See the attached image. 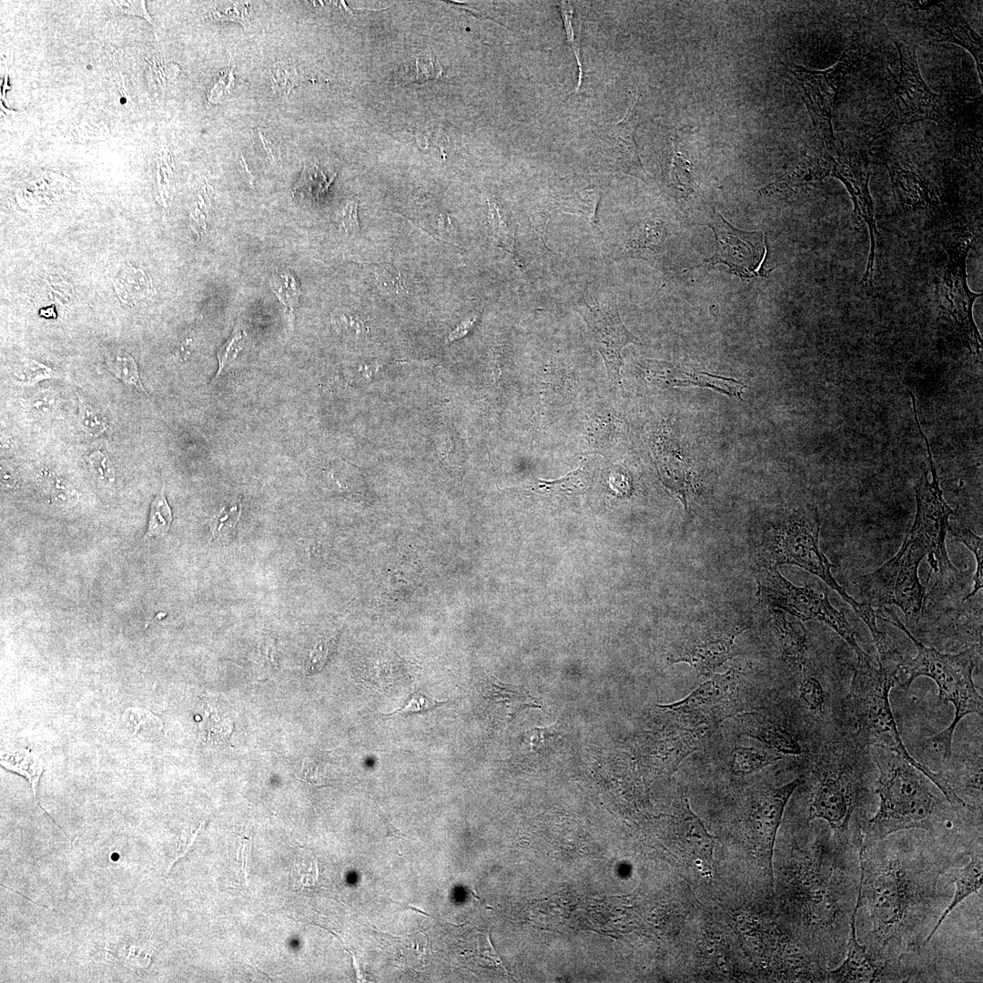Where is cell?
<instances>
[{
    "label": "cell",
    "instance_id": "obj_35",
    "mask_svg": "<svg viewBox=\"0 0 983 983\" xmlns=\"http://www.w3.org/2000/svg\"><path fill=\"white\" fill-rule=\"evenodd\" d=\"M485 697L496 704H503L510 707V714H514L524 707H540L533 701L532 696L527 694L523 689L515 685L492 681L485 690Z\"/></svg>",
    "mask_w": 983,
    "mask_h": 983
},
{
    "label": "cell",
    "instance_id": "obj_8",
    "mask_svg": "<svg viewBox=\"0 0 983 983\" xmlns=\"http://www.w3.org/2000/svg\"><path fill=\"white\" fill-rule=\"evenodd\" d=\"M756 579L760 602L804 621L821 622L838 633L856 656L866 654L856 643L854 629L843 613L831 604L826 591L808 585L796 586L772 567H762Z\"/></svg>",
    "mask_w": 983,
    "mask_h": 983
},
{
    "label": "cell",
    "instance_id": "obj_32",
    "mask_svg": "<svg viewBox=\"0 0 983 983\" xmlns=\"http://www.w3.org/2000/svg\"><path fill=\"white\" fill-rule=\"evenodd\" d=\"M783 755L771 749L738 746L732 752L730 767L735 775H749L774 764Z\"/></svg>",
    "mask_w": 983,
    "mask_h": 983
},
{
    "label": "cell",
    "instance_id": "obj_43",
    "mask_svg": "<svg viewBox=\"0 0 983 983\" xmlns=\"http://www.w3.org/2000/svg\"><path fill=\"white\" fill-rule=\"evenodd\" d=\"M372 273L378 289L388 296L400 297L408 293L400 273L386 264L364 263Z\"/></svg>",
    "mask_w": 983,
    "mask_h": 983
},
{
    "label": "cell",
    "instance_id": "obj_4",
    "mask_svg": "<svg viewBox=\"0 0 983 983\" xmlns=\"http://www.w3.org/2000/svg\"><path fill=\"white\" fill-rule=\"evenodd\" d=\"M819 530L818 512L810 505L801 507L784 518L770 522L763 532L758 547L760 567L776 568L783 564H795L818 576L850 604L866 624L876 644L878 657L887 655L893 650L886 634L877 626V616L872 606L859 603L848 595L834 578L831 573L834 565L819 547Z\"/></svg>",
    "mask_w": 983,
    "mask_h": 983
},
{
    "label": "cell",
    "instance_id": "obj_15",
    "mask_svg": "<svg viewBox=\"0 0 983 983\" xmlns=\"http://www.w3.org/2000/svg\"><path fill=\"white\" fill-rule=\"evenodd\" d=\"M745 629V624L726 620L701 622L688 626L669 661L686 663L701 674L710 675L731 658L735 639Z\"/></svg>",
    "mask_w": 983,
    "mask_h": 983
},
{
    "label": "cell",
    "instance_id": "obj_48",
    "mask_svg": "<svg viewBox=\"0 0 983 983\" xmlns=\"http://www.w3.org/2000/svg\"><path fill=\"white\" fill-rule=\"evenodd\" d=\"M358 204L359 202L356 198L347 199L344 204L335 211L332 218L333 222L339 230H342L347 235L352 237H358L360 230L358 217Z\"/></svg>",
    "mask_w": 983,
    "mask_h": 983
},
{
    "label": "cell",
    "instance_id": "obj_52",
    "mask_svg": "<svg viewBox=\"0 0 983 983\" xmlns=\"http://www.w3.org/2000/svg\"><path fill=\"white\" fill-rule=\"evenodd\" d=\"M800 697L807 707L813 711H819L825 701L823 687L816 677L803 675L799 686Z\"/></svg>",
    "mask_w": 983,
    "mask_h": 983
},
{
    "label": "cell",
    "instance_id": "obj_46",
    "mask_svg": "<svg viewBox=\"0 0 983 983\" xmlns=\"http://www.w3.org/2000/svg\"><path fill=\"white\" fill-rule=\"evenodd\" d=\"M240 512L238 503L222 508L211 522L212 539L223 543L229 542L235 534Z\"/></svg>",
    "mask_w": 983,
    "mask_h": 983
},
{
    "label": "cell",
    "instance_id": "obj_1",
    "mask_svg": "<svg viewBox=\"0 0 983 983\" xmlns=\"http://www.w3.org/2000/svg\"><path fill=\"white\" fill-rule=\"evenodd\" d=\"M858 941L893 970L925 945L953 896L949 870L968 852L920 830L859 845Z\"/></svg>",
    "mask_w": 983,
    "mask_h": 983
},
{
    "label": "cell",
    "instance_id": "obj_38",
    "mask_svg": "<svg viewBox=\"0 0 983 983\" xmlns=\"http://www.w3.org/2000/svg\"><path fill=\"white\" fill-rule=\"evenodd\" d=\"M443 68L437 58L430 52L419 56L413 64L405 65L398 72L399 79L403 84L424 83L440 78Z\"/></svg>",
    "mask_w": 983,
    "mask_h": 983
},
{
    "label": "cell",
    "instance_id": "obj_57",
    "mask_svg": "<svg viewBox=\"0 0 983 983\" xmlns=\"http://www.w3.org/2000/svg\"><path fill=\"white\" fill-rule=\"evenodd\" d=\"M330 644H331L330 642L323 641V642L319 643L315 647V649L311 652V654L309 655V663L307 664L308 671L309 673H314V672L319 671V670H320L322 668V666L324 665V664L326 662V658L328 656Z\"/></svg>",
    "mask_w": 983,
    "mask_h": 983
},
{
    "label": "cell",
    "instance_id": "obj_12",
    "mask_svg": "<svg viewBox=\"0 0 983 983\" xmlns=\"http://www.w3.org/2000/svg\"><path fill=\"white\" fill-rule=\"evenodd\" d=\"M740 674L729 669L714 674L684 699L658 707L673 712L689 727L714 726L740 714Z\"/></svg>",
    "mask_w": 983,
    "mask_h": 983
},
{
    "label": "cell",
    "instance_id": "obj_59",
    "mask_svg": "<svg viewBox=\"0 0 983 983\" xmlns=\"http://www.w3.org/2000/svg\"><path fill=\"white\" fill-rule=\"evenodd\" d=\"M246 6L244 5H234L233 6L226 9L217 11L215 10L213 11V13L215 15V17H222L221 19L223 20L228 19V15L230 14V20H237L243 23L244 20L246 22V19L244 18L246 17Z\"/></svg>",
    "mask_w": 983,
    "mask_h": 983
},
{
    "label": "cell",
    "instance_id": "obj_26",
    "mask_svg": "<svg viewBox=\"0 0 983 983\" xmlns=\"http://www.w3.org/2000/svg\"><path fill=\"white\" fill-rule=\"evenodd\" d=\"M739 730L745 735L765 744L767 748L781 755H799L802 749L796 738L780 725L755 712H745L735 715Z\"/></svg>",
    "mask_w": 983,
    "mask_h": 983
},
{
    "label": "cell",
    "instance_id": "obj_36",
    "mask_svg": "<svg viewBox=\"0 0 983 983\" xmlns=\"http://www.w3.org/2000/svg\"><path fill=\"white\" fill-rule=\"evenodd\" d=\"M601 194L596 189H586L573 196L562 198L557 208V211L567 212L581 216L593 228H597L596 210L600 202Z\"/></svg>",
    "mask_w": 983,
    "mask_h": 983
},
{
    "label": "cell",
    "instance_id": "obj_6",
    "mask_svg": "<svg viewBox=\"0 0 983 983\" xmlns=\"http://www.w3.org/2000/svg\"><path fill=\"white\" fill-rule=\"evenodd\" d=\"M887 611L889 617H880V619L902 630L913 642L917 651L914 659L902 664L903 671L907 674L904 686L907 689L917 677H928L938 687L940 701L953 704L955 714L952 723L932 738L942 752L943 757L949 759L952 755L953 735L960 720L970 714H982V697L973 681L978 645L975 644L956 654H942L934 648L925 646L912 635L896 614Z\"/></svg>",
    "mask_w": 983,
    "mask_h": 983
},
{
    "label": "cell",
    "instance_id": "obj_37",
    "mask_svg": "<svg viewBox=\"0 0 983 983\" xmlns=\"http://www.w3.org/2000/svg\"><path fill=\"white\" fill-rule=\"evenodd\" d=\"M106 362L112 373L122 382L139 392H146L137 362L128 352L121 349L113 350L106 354Z\"/></svg>",
    "mask_w": 983,
    "mask_h": 983
},
{
    "label": "cell",
    "instance_id": "obj_49",
    "mask_svg": "<svg viewBox=\"0 0 983 983\" xmlns=\"http://www.w3.org/2000/svg\"><path fill=\"white\" fill-rule=\"evenodd\" d=\"M448 703V701H438L425 695L421 692H414L410 694L398 709L383 714L386 716H391L394 714L409 715L420 713H424L431 709L437 708Z\"/></svg>",
    "mask_w": 983,
    "mask_h": 983
},
{
    "label": "cell",
    "instance_id": "obj_60",
    "mask_svg": "<svg viewBox=\"0 0 983 983\" xmlns=\"http://www.w3.org/2000/svg\"><path fill=\"white\" fill-rule=\"evenodd\" d=\"M258 138L260 140L262 148L267 152L269 159H270L272 162H276L277 160H279L280 158L279 148L276 147L275 144L269 141V138L265 137L260 130H258Z\"/></svg>",
    "mask_w": 983,
    "mask_h": 983
},
{
    "label": "cell",
    "instance_id": "obj_54",
    "mask_svg": "<svg viewBox=\"0 0 983 983\" xmlns=\"http://www.w3.org/2000/svg\"><path fill=\"white\" fill-rule=\"evenodd\" d=\"M90 468L94 474L103 481H114V469L108 458L100 451L89 455Z\"/></svg>",
    "mask_w": 983,
    "mask_h": 983
},
{
    "label": "cell",
    "instance_id": "obj_14",
    "mask_svg": "<svg viewBox=\"0 0 983 983\" xmlns=\"http://www.w3.org/2000/svg\"><path fill=\"white\" fill-rule=\"evenodd\" d=\"M852 66L851 53L846 50L837 63L828 69L811 70L800 66L791 69L800 82L816 133L826 149L836 148L833 111L839 89Z\"/></svg>",
    "mask_w": 983,
    "mask_h": 983
},
{
    "label": "cell",
    "instance_id": "obj_39",
    "mask_svg": "<svg viewBox=\"0 0 983 983\" xmlns=\"http://www.w3.org/2000/svg\"><path fill=\"white\" fill-rule=\"evenodd\" d=\"M269 285L280 303L293 311L301 295L300 283L295 274L286 269H276L269 279Z\"/></svg>",
    "mask_w": 983,
    "mask_h": 983
},
{
    "label": "cell",
    "instance_id": "obj_2",
    "mask_svg": "<svg viewBox=\"0 0 983 983\" xmlns=\"http://www.w3.org/2000/svg\"><path fill=\"white\" fill-rule=\"evenodd\" d=\"M859 846L828 834L813 856L786 867L785 903L816 937L827 968L844 958L859 890Z\"/></svg>",
    "mask_w": 983,
    "mask_h": 983
},
{
    "label": "cell",
    "instance_id": "obj_62",
    "mask_svg": "<svg viewBox=\"0 0 983 983\" xmlns=\"http://www.w3.org/2000/svg\"><path fill=\"white\" fill-rule=\"evenodd\" d=\"M385 820L387 822V836H393V837H396V838H406L407 837L405 834H403L400 830L396 828L388 819H385Z\"/></svg>",
    "mask_w": 983,
    "mask_h": 983
},
{
    "label": "cell",
    "instance_id": "obj_10",
    "mask_svg": "<svg viewBox=\"0 0 983 983\" xmlns=\"http://www.w3.org/2000/svg\"><path fill=\"white\" fill-rule=\"evenodd\" d=\"M860 801L857 781L844 770H826L814 786L808 819L824 820L835 837L859 845L866 828L856 816Z\"/></svg>",
    "mask_w": 983,
    "mask_h": 983
},
{
    "label": "cell",
    "instance_id": "obj_58",
    "mask_svg": "<svg viewBox=\"0 0 983 983\" xmlns=\"http://www.w3.org/2000/svg\"><path fill=\"white\" fill-rule=\"evenodd\" d=\"M477 319V315H471L461 320L452 330L449 332L446 339L447 342L451 343L454 340L461 339V338L468 335V333L472 329L474 324L476 323Z\"/></svg>",
    "mask_w": 983,
    "mask_h": 983
},
{
    "label": "cell",
    "instance_id": "obj_29",
    "mask_svg": "<svg viewBox=\"0 0 983 983\" xmlns=\"http://www.w3.org/2000/svg\"><path fill=\"white\" fill-rule=\"evenodd\" d=\"M113 286L119 299L130 306L149 298L153 292L149 276L143 269L129 264L119 269L114 278Z\"/></svg>",
    "mask_w": 983,
    "mask_h": 983
},
{
    "label": "cell",
    "instance_id": "obj_45",
    "mask_svg": "<svg viewBox=\"0 0 983 983\" xmlns=\"http://www.w3.org/2000/svg\"><path fill=\"white\" fill-rule=\"evenodd\" d=\"M171 521V509L167 502L165 491L162 489L151 502L148 527L144 539L164 536L170 526Z\"/></svg>",
    "mask_w": 983,
    "mask_h": 983
},
{
    "label": "cell",
    "instance_id": "obj_5",
    "mask_svg": "<svg viewBox=\"0 0 983 983\" xmlns=\"http://www.w3.org/2000/svg\"><path fill=\"white\" fill-rule=\"evenodd\" d=\"M857 664L850 688V700L860 738L871 746L886 748L902 757L925 775L953 806H961L964 800L958 795L949 779L917 761L907 751L899 735L889 702V694L897 683L895 660L878 664L877 667L864 654Z\"/></svg>",
    "mask_w": 983,
    "mask_h": 983
},
{
    "label": "cell",
    "instance_id": "obj_17",
    "mask_svg": "<svg viewBox=\"0 0 983 983\" xmlns=\"http://www.w3.org/2000/svg\"><path fill=\"white\" fill-rule=\"evenodd\" d=\"M896 44L900 71L893 106L883 121L885 128L934 118L937 110V96L921 76L916 46L907 43Z\"/></svg>",
    "mask_w": 983,
    "mask_h": 983
},
{
    "label": "cell",
    "instance_id": "obj_42",
    "mask_svg": "<svg viewBox=\"0 0 983 983\" xmlns=\"http://www.w3.org/2000/svg\"><path fill=\"white\" fill-rule=\"evenodd\" d=\"M558 7L563 20V26L566 31L568 42L574 53L578 65V83L577 87L571 93V95H573L580 90L583 80V72L580 55V25L578 24V20L575 17V9L571 2L561 1L558 4Z\"/></svg>",
    "mask_w": 983,
    "mask_h": 983
},
{
    "label": "cell",
    "instance_id": "obj_25",
    "mask_svg": "<svg viewBox=\"0 0 983 983\" xmlns=\"http://www.w3.org/2000/svg\"><path fill=\"white\" fill-rule=\"evenodd\" d=\"M834 150L824 148L819 154L807 156L793 170L769 185L767 189L772 193L790 196L811 188L829 177L831 154Z\"/></svg>",
    "mask_w": 983,
    "mask_h": 983
},
{
    "label": "cell",
    "instance_id": "obj_7",
    "mask_svg": "<svg viewBox=\"0 0 983 983\" xmlns=\"http://www.w3.org/2000/svg\"><path fill=\"white\" fill-rule=\"evenodd\" d=\"M926 555L924 549L905 539L897 555L879 569L856 580L862 603L870 606L894 604L906 614H918L925 587L919 582L917 570Z\"/></svg>",
    "mask_w": 983,
    "mask_h": 983
},
{
    "label": "cell",
    "instance_id": "obj_30",
    "mask_svg": "<svg viewBox=\"0 0 983 983\" xmlns=\"http://www.w3.org/2000/svg\"><path fill=\"white\" fill-rule=\"evenodd\" d=\"M219 707L220 705L216 697L211 695H206L200 703L198 728L201 741L218 744L222 743L231 735L233 724L228 717H222Z\"/></svg>",
    "mask_w": 983,
    "mask_h": 983
},
{
    "label": "cell",
    "instance_id": "obj_34",
    "mask_svg": "<svg viewBox=\"0 0 983 983\" xmlns=\"http://www.w3.org/2000/svg\"><path fill=\"white\" fill-rule=\"evenodd\" d=\"M591 479L592 472L581 464L562 478L552 481L538 479L531 487L533 490L548 492L576 494L583 492L589 487Z\"/></svg>",
    "mask_w": 983,
    "mask_h": 983
},
{
    "label": "cell",
    "instance_id": "obj_13",
    "mask_svg": "<svg viewBox=\"0 0 983 983\" xmlns=\"http://www.w3.org/2000/svg\"><path fill=\"white\" fill-rule=\"evenodd\" d=\"M577 313L586 323L592 339L602 355L610 380L622 385V350L638 339L623 324L613 296L583 298L575 303Z\"/></svg>",
    "mask_w": 983,
    "mask_h": 983
},
{
    "label": "cell",
    "instance_id": "obj_23",
    "mask_svg": "<svg viewBox=\"0 0 983 983\" xmlns=\"http://www.w3.org/2000/svg\"><path fill=\"white\" fill-rule=\"evenodd\" d=\"M645 364L649 376L671 386L691 384L710 387L729 396L738 397H741V393L745 388L743 383L734 379L719 377L704 371H689L666 361L647 360Z\"/></svg>",
    "mask_w": 983,
    "mask_h": 983
},
{
    "label": "cell",
    "instance_id": "obj_3",
    "mask_svg": "<svg viewBox=\"0 0 983 983\" xmlns=\"http://www.w3.org/2000/svg\"><path fill=\"white\" fill-rule=\"evenodd\" d=\"M872 752L879 772L876 786L879 805L866 823L862 845L914 829L964 851L982 846L981 826L966 817L971 808H956L935 795L931 781L893 752L880 746H872Z\"/></svg>",
    "mask_w": 983,
    "mask_h": 983
},
{
    "label": "cell",
    "instance_id": "obj_50",
    "mask_svg": "<svg viewBox=\"0 0 983 983\" xmlns=\"http://www.w3.org/2000/svg\"><path fill=\"white\" fill-rule=\"evenodd\" d=\"M78 425L85 433L94 437L102 434L107 429L105 416L87 403H82L79 407Z\"/></svg>",
    "mask_w": 983,
    "mask_h": 983
},
{
    "label": "cell",
    "instance_id": "obj_9",
    "mask_svg": "<svg viewBox=\"0 0 983 983\" xmlns=\"http://www.w3.org/2000/svg\"><path fill=\"white\" fill-rule=\"evenodd\" d=\"M913 411L919 432L926 441L932 481H929L927 472H924L915 484L917 513L913 526L905 539L917 543L927 552L930 565L935 570L939 568L942 573L957 572L948 556L945 544L949 527L948 517L953 511L943 499L928 440L921 431L916 406H913Z\"/></svg>",
    "mask_w": 983,
    "mask_h": 983
},
{
    "label": "cell",
    "instance_id": "obj_20",
    "mask_svg": "<svg viewBox=\"0 0 983 983\" xmlns=\"http://www.w3.org/2000/svg\"><path fill=\"white\" fill-rule=\"evenodd\" d=\"M826 981L834 983L888 982L887 966L877 960L858 941L856 917L851 925L845 957L837 966L826 970Z\"/></svg>",
    "mask_w": 983,
    "mask_h": 983
},
{
    "label": "cell",
    "instance_id": "obj_18",
    "mask_svg": "<svg viewBox=\"0 0 983 983\" xmlns=\"http://www.w3.org/2000/svg\"><path fill=\"white\" fill-rule=\"evenodd\" d=\"M707 225L714 232L716 241L715 253L704 259L710 267L719 263L729 267L730 271L741 279L765 275L760 266L765 255V245L761 231H744L733 227L721 214Z\"/></svg>",
    "mask_w": 983,
    "mask_h": 983
},
{
    "label": "cell",
    "instance_id": "obj_56",
    "mask_svg": "<svg viewBox=\"0 0 983 983\" xmlns=\"http://www.w3.org/2000/svg\"><path fill=\"white\" fill-rule=\"evenodd\" d=\"M110 3L113 4L116 10L123 14L141 16L154 25L147 11L145 1H113Z\"/></svg>",
    "mask_w": 983,
    "mask_h": 983
},
{
    "label": "cell",
    "instance_id": "obj_24",
    "mask_svg": "<svg viewBox=\"0 0 983 983\" xmlns=\"http://www.w3.org/2000/svg\"><path fill=\"white\" fill-rule=\"evenodd\" d=\"M887 167L898 200L907 209H925L937 203L935 186L912 167L896 160Z\"/></svg>",
    "mask_w": 983,
    "mask_h": 983
},
{
    "label": "cell",
    "instance_id": "obj_11",
    "mask_svg": "<svg viewBox=\"0 0 983 983\" xmlns=\"http://www.w3.org/2000/svg\"><path fill=\"white\" fill-rule=\"evenodd\" d=\"M972 243L971 237H960L946 243L948 261L938 289V298L943 311L967 347L972 352L980 354L981 337L973 319L972 308L981 293L970 290L966 270Z\"/></svg>",
    "mask_w": 983,
    "mask_h": 983
},
{
    "label": "cell",
    "instance_id": "obj_40",
    "mask_svg": "<svg viewBox=\"0 0 983 983\" xmlns=\"http://www.w3.org/2000/svg\"><path fill=\"white\" fill-rule=\"evenodd\" d=\"M127 731L140 738H148L162 729L161 721L151 712L139 707H128L122 714Z\"/></svg>",
    "mask_w": 983,
    "mask_h": 983
},
{
    "label": "cell",
    "instance_id": "obj_31",
    "mask_svg": "<svg viewBox=\"0 0 983 983\" xmlns=\"http://www.w3.org/2000/svg\"><path fill=\"white\" fill-rule=\"evenodd\" d=\"M1 765L26 778L36 800L39 779L45 769L44 762L38 754L26 747L2 753Z\"/></svg>",
    "mask_w": 983,
    "mask_h": 983
},
{
    "label": "cell",
    "instance_id": "obj_47",
    "mask_svg": "<svg viewBox=\"0 0 983 983\" xmlns=\"http://www.w3.org/2000/svg\"><path fill=\"white\" fill-rule=\"evenodd\" d=\"M332 319L339 329L350 337L363 338L370 331L363 315L350 309L338 310Z\"/></svg>",
    "mask_w": 983,
    "mask_h": 983
},
{
    "label": "cell",
    "instance_id": "obj_53",
    "mask_svg": "<svg viewBox=\"0 0 983 983\" xmlns=\"http://www.w3.org/2000/svg\"><path fill=\"white\" fill-rule=\"evenodd\" d=\"M242 342L243 331L240 327L237 326L228 339L222 345L218 352V370L214 379L222 372L223 369L229 361L237 357L238 353L242 350Z\"/></svg>",
    "mask_w": 983,
    "mask_h": 983
},
{
    "label": "cell",
    "instance_id": "obj_16",
    "mask_svg": "<svg viewBox=\"0 0 983 983\" xmlns=\"http://www.w3.org/2000/svg\"><path fill=\"white\" fill-rule=\"evenodd\" d=\"M829 177L839 179L847 189L853 202V218L857 225L865 224L870 237V252L866 271L861 279L864 286L873 283L879 232L877 228L873 200L869 192L870 170L868 159L860 153H845L835 149L831 154Z\"/></svg>",
    "mask_w": 983,
    "mask_h": 983
},
{
    "label": "cell",
    "instance_id": "obj_21",
    "mask_svg": "<svg viewBox=\"0 0 983 983\" xmlns=\"http://www.w3.org/2000/svg\"><path fill=\"white\" fill-rule=\"evenodd\" d=\"M927 31L937 41L950 42L966 48L973 56L979 77L983 81L982 38L970 27L956 5H940L929 20Z\"/></svg>",
    "mask_w": 983,
    "mask_h": 983
},
{
    "label": "cell",
    "instance_id": "obj_44",
    "mask_svg": "<svg viewBox=\"0 0 983 983\" xmlns=\"http://www.w3.org/2000/svg\"><path fill=\"white\" fill-rule=\"evenodd\" d=\"M948 531L960 542L964 543L975 555L977 570L973 579V590L964 598V601L973 597L983 586V541L982 538L964 528L948 527Z\"/></svg>",
    "mask_w": 983,
    "mask_h": 983
},
{
    "label": "cell",
    "instance_id": "obj_55",
    "mask_svg": "<svg viewBox=\"0 0 983 983\" xmlns=\"http://www.w3.org/2000/svg\"><path fill=\"white\" fill-rule=\"evenodd\" d=\"M56 398L54 393L39 391L28 400V409L36 415H47L55 410Z\"/></svg>",
    "mask_w": 983,
    "mask_h": 983
},
{
    "label": "cell",
    "instance_id": "obj_33",
    "mask_svg": "<svg viewBox=\"0 0 983 983\" xmlns=\"http://www.w3.org/2000/svg\"><path fill=\"white\" fill-rule=\"evenodd\" d=\"M487 204L491 234L499 246L516 256L514 228L510 217L498 202L489 199Z\"/></svg>",
    "mask_w": 983,
    "mask_h": 983
},
{
    "label": "cell",
    "instance_id": "obj_19",
    "mask_svg": "<svg viewBox=\"0 0 983 983\" xmlns=\"http://www.w3.org/2000/svg\"><path fill=\"white\" fill-rule=\"evenodd\" d=\"M800 784V778H796L785 785L765 788L755 796L752 803L748 817L750 833L754 847L766 869L772 888H774L773 857L777 832L785 808Z\"/></svg>",
    "mask_w": 983,
    "mask_h": 983
},
{
    "label": "cell",
    "instance_id": "obj_22",
    "mask_svg": "<svg viewBox=\"0 0 983 983\" xmlns=\"http://www.w3.org/2000/svg\"><path fill=\"white\" fill-rule=\"evenodd\" d=\"M681 846L686 856L703 872L712 870L716 837L712 836L703 821L690 807L687 798L683 801L677 816Z\"/></svg>",
    "mask_w": 983,
    "mask_h": 983
},
{
    "label": "cell",
    "instance_id": "obj_51",
    "mask_svg": "<svg viewBox=\"0 0 983 983\" xmlns=\"http://www.w3.org/2000/svg\"><path fill=\"white\" fill-rule=\"evenodd\" d=\"M54 376H56L54 370L35 360H26L15 374L17 383L22 385H33Z\"/></svg>",
    "mask_w": 983,
    "mask_h": 983
},
{
    "label": "cell",
    "instance_id": "obj_27",
    "mask_svg": "<svg viewBox=\"0 0 983 983\" xmlns=\"http://www.w3.org/2000/svg\"><path fill=\"white\" fill-rule=\"evenodd\" d=\"M983 876V849L982 847L974 849L968 855V858L966 863H962L952 867L948 872V878L953 885V896L945 909L936 927H934L932 934L937 929L941 922L945 917L959 904L966 900L971 895L978 893L982 888V877ZM928 939V940H929ZM924 946V945H923Z\"/></svg>",
    "mask_w": 983,
    "mask_h": 983
},
{
    "label": "cell",
    "instance_id": "obj_61",
    "mask_svg": "<svg viewBox=\"0 0 983 983\" xmlns=\"http://www.w3.org/2000/svg\"><path fill=\"white\" fill-rule=\"evenodd\" d=\"M193 349V339L187 338L179 343L177 348L176 355L182 360H187L190 357Z\"/></svg>",
    "mask_w": 983,
    "mask_h": 983
},
{
    "label": "cell",
    "instance_id": "obj_41",
    "mask_svg": "<svg viewBox=\"0 0 983 983\" xmlns=\"http://www.w3.org/2000/svg\"><path fill=\"white\" fill-rule=\"evenodd\" d=\"M307 79L309 77L298 67V64L291 60L280 61L271 70L273 89L280 96H288L294 87Z\"/></svg>",
    "mask_w": 983,
    "mask_h": 983
},
{
    "label": "cell",
    "instance_id": "obj_28",
    "mask_svg": "<svg viewBox=\"0 0 983 983\" xmlns=\"http://www.w3.org/2000/svg\"><path fill=\"white\" fill-rule=\"evenodd\" d=\"M771 625L784 655L803 668L806 652V634L802 623L790 621L784 611L772 608Z\"/></svg>",
    "mask_w": 983,
    "mask_h": 983
}]
</instances>
